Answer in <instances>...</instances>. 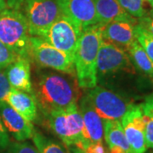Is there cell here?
Returning a JSON list of instances; mask_svg holds the SVG:
<instances>
[{
    "label": "cell",
    "instance_id": "cell-17",
    "mask_svg": "<svg viewBox=\"0 0 153 153\" xmlns=\"http://www.w3.org/2000/svg\"><path fill=\"white\" fill-rule=\"evenodd\" d=\"M98 24L106 25L114 21L136 20L126 12L117 0H93Z\"/></svg>",
    "mask_w": 153,
    "mask_h": 153
},
{
    "label": "cell",
    "instance_id": "cell-20",
    "mask_svg": "<svg viewBox=\"0 0 153 153\" xmlns=\"http://www.w3.org/2000/svg\"><path fill=\"white\" fill-rule=\"evenodd\" d=\"M145 121V138L147 148L153 149V93L140 104Z\"/></svg>",
    "mask_w": 153,
    "mask_h": 153
},
{
    "label": "cell",
    "instance_id": "cell-36",
    "mask_svg": "<svg viewBox=\"0 0 153 153\" xmlns=\"http://www.w3.org/2000/svg\"><path fill=\"white\" fill-rule=\"evenodd\" d=\"M147 153H153V150H152V151H150V152H147Z\"/></svg>",
    "mask_w": 153,
    "mask_h": 153
},
{
    "label": "cell",
    "instance_id": "cell-16",
    "mask_svg": "<svg viewBox=\"0 0 153 153\" xmlns=\"http://www.w3.org/2000/svg\"><path fill=\"white\" fill-rule=\"evenodd\" d=\"M6 102L29 122L38 118V108L33 94L11 88Z\"/></svg>",
    "mask_w": 153,
    "mask_h": 153
},
{
    "label": "cell",
    "instance_id": "cell-7",
    "mask_svg": "<svg viewBox=\"0 0 153 153\" xmlns=\"http://www.w3.org/2000/svg\"><path fill=\"white\" fill-rule=\"evenodd\" d=\"M30 57L41 68L76 75L73 59L40 37H30Z\"/></svg>",
    "mask_w": 153,
    "mask_h": 153
},
{
    "label": "cell",
    "instance_id": "cell-2",
    "mask_svg": "<svg viewBox=\"0 0 153 153\" xmlns=\"http://www.w3.org/2000/svg\"><path fill=\"white\" fill-rule=\"evenodd\" d=\"M104 25L95 24L82 30L74 55V67L78 85L89 89L97 85L96 62L102 43Z\"/></svg>",
    "mask_w": 153,
    "mask_h": 153
},
{
    "label": "cell",
    "instance_id": "cell-14",
    "mask_svg": "<svg viewBox=\"0 0 153 153\" xmlns=\"http://www.w3.org/2000/svg\"><path fill=\"white\" fill-rule=\"evenodd\" d=\"M78 106L83 121V137L86 143L89 145L103 142L104 121L96 112L86 94L80 98Z\"/></svg>",
    "mask_w": 153,
    "mask_h": 153
},
{
    "label": "cell",
    "instance_id": "cell-9",
    "mask_svg": "<svg viewBox=\"0 0 153 153\" xmlns=\"http://www.w3.org/2000/svg\"><path fill=\"white\" fill-rule=\"evenodd\" d=\"M82 32L70 18L62 14L40 38L74 60L76 46Z\"/></svg>",
    "mask_w": 153,
    "mask_h": 153
},
{
    "label": "cell",
    "instance_id": "cell-29",
    "mask_svg": "<svg viewBox=\"0 0 153 153\" xmlns=\"http://www.w3.org/2000/svg\"><path fill=\"white\" fill-rule=\"evenodd\" d=\"M83 152L85 153H106L103 142L90 143Z\"/></svg>",
    "mask_w": 153,
    "mask_h": 153
},
{
    "label": "cell",
    "instance_id": "cell-28",
    "mask_svg": "<svg viewBox=\"0 0 153 153\" xmlns=\"http://www.w3.org/2000/svg\"><path fill=\"white\" fill-rule=\"evenodd\" d=\"M10 140L9 134L0 118V150H5L10 145Z\"/></svg>",
    "mask_w": 153,
    "mask_h": 153
},
{
    "label": "cell",
    "instance_id": "cell-33",
    "mask_svg": "<svg viewBox=\"0 0 153 153\" xmlns=\"http://www.w3.org/2000/svg\"><path fill=\"white\" fill-rule=\"evenodd\" d=\"M71 152H72V153H85L83 151H82L81 149L76 147L71 148Z\"/></svg>",
    "mask_w": 153,
    "mask_h": 153
},
{
    "label": "cell",
    "instance_id": "cell-26",
    "mask_svg": "<svg viewBox=\"0 0 153 153\" xmlns=\"http://www.w3.org/2000/svg\"><path fill=\"white\" fill-rule=\"evenodd\" d=\"M11 88L6 76L5 69H0V101H6Z\"/></svg>",
    "mask_w": 153,
    "mask_h": 153
},
{
    "label": "cell",
    "instance_id": "cell-32",
    "mask_svg": "<svg viewBox=\"0 0 153 153\" xmlns=\"http://www.w3.org/2000/svg\"><path fill=\"white\" fill-rule=\"evenodd\" d=\"M106 153H125L123 151H122L119 148H112V149H109V152Z\"/></svg>",
    "mask_w": 153,
    "mask_h": 153
},
{
    "label": "cell",
    "instance_id": "cell-35",
    "mask_svg": "<svg viewBox=\"0 0 153 153\" xmlns=\"http://www.w3.org/2000/svg\"><path fill=\"white\" fill-rule=\"evenodd\" d=\"M149 16L153 18V8H152V10H151V11H150V14H149Z\"/></svg>",
    "mask_w": 153,
    "mask_h": 153
},
{
    "label": "cell",
    "instance_id": "cell-24",
    "mask_svg": "<svg viewBox=\"0 0 153 153\" xmlns=\"http://www.w3.org/2000/svg\"><path fill=\"white\" fill-rule=\"evenodd\" d=\"M5 150V153H38L36 147L27 141L10 143Z\"/></svg>",
    "mask_w": 153,
    "mask_h": 153
},
{
    "label": "cell",
    "instance_id": "cell-18",
    "mask_svg": "<svg viewBox=\"0 0 153 153\" xmlns=\"http://www.w3.org/2000/svg\"><path fill=\"white\" fill-rule=\"evenodd\" d=\"M104 137L109 149L119 148L125 153H131L129 145L119 120L104 121Z\"/></svg>",
    "mask_w": 153,
    "mask_h": 153
},
{
    "label": "cell",
    "instance_id": "cell-15",
    "mask_svg": "<svg viewBox=\"0 0 153 153\" xmlns=\"http://www.w3.org/2000/svg\"><path fill=\"white\" fill-rule=\"evenodd\" d=\"M31 61L27 58L17 57L16 60L7 66L5 73L11 87L33 94Z\"/></svg>",
    "mask_w": 153,
    "mask_h": 153
},
{
    "label": "cell",
    "instance_id": "cell-21",
    "mask_svg": "<svg viewBox=\"0 0 153 153\" xmlns=\"http://www.w3.org/2000/svg\"><path fill=\"white\" fill-rule=\"evenodd\" d=\"M32 140L38 153H66L60 143L45 136L40 132L35 130Z\"/></svg>",
    "mask_w": 153,
    "mask_h": 153
},
{
    "label": "cell",
    "instance_id": "cell-8",
    "mask_svg": "<svg viewBox=\"0 0 153 153\" xmlns=\"http://www.w3.org/2000/svg\"><path fill=\"white\" fill-rule=\"evenodd\" d=\"M25 16L31 36L42 37L62 15L57 0H24L21 10Z\"/></svg>",
    "mask_w": 153,
    "mask_h": 153
},
{
    "label": "cell",
    "instance_id": "cell-23",
    "mask_svg": "<svg viewBox=\"0 0 153 153\" xmlns=\"http://www.w3.org/2000/svg\"><path fill=\"white\" fill-rule=\"evenodd\" d=\"M134 35L138 43L142 46L148 56L153 61V36L147 33L138 23L134 28Z\"/></svg>",
    "mask_w": 153,
    "mask_h": 153
},
{
    "label": "cell",
    "instance_id": "cell-27",
    "mask_svg": "<svg viewBox=\"0 0 153 153\" xmlns=\"http://www.w3.org/2000/svg\"><path fill=\"white\" fill-rule=\"evenodd\" d=\"M138 20V24L144 28L147 33L153 36V18L149 15H146L145 16L140 17Z\"/></svg>",
    "mask_w": 153,
    "mask_h": 153
},
{
    "label": "cell",
    "instance_id": "cell-13",
    "mask_svg": "<svg viewBox=\"0 0 153 153\" xmlns=\"http://www.w3.org/2000/svg\"><path fill=\"white\" fill-rule=\"evenodd\" d=\"M138 20H122L109 22L103 27L102 38L127 52L136 40L134 28Z\"/></svg>",
    "mask_w": 153,
    "mask_h": 153
},
{
    "label": "cell",
    "instance_id": "cell-12",
    "mask_svg": "<svg viewBox=\"0 0 153 153\" xmlns=\"http://www.w3.org/2000/svg\"><path fill=\"white\" fill-rule=\"evenodd\" d=\"M0 118L8 134L16 141H26L33 138L35 131L33 123L24 118L6 101H0Z\"/></svg>",
    "mask_w": 153,
    "mask_h": 153
},
{
    "label": "cell",
    "instance_id": "cell-22",
    "mask_svg": "<svg viewBox=\"0 0 153 153\" xmlns=\"http://www.w3.org/2000/svg\"><path fill=\"white\" fill-rule=\"evenodd\" d=\"M119 4L131 16L139 19L148 15L145 0H117Z\"/></svg>",
    "mask_w": 153,
    "mask_h": 153
},
{
    "label": "cell",
    "instance_id": "cell-19",
    "mask_svg": "<svg viewBox=\"0 0 153 153\" xmlns=\"http://www.w3.org/2000/svg\"><path fill=\"white\" fill-rule=\"evenodd\" d=\"M127 53L135 71L145 76L153 77V61L137 40L131 44Z\"/></svg>",
    "mask_w": 153,
    "mask_h": 153
},
{
    "label": "cell",
    "instance_id": "cell-30",
    "mask_svg": "<svg viewBox=\"0 0 153 153\" xmlns=\"http://www.w3.org/2000/svg\"><path fill=\"white\" fill-rule=\"evenodd\" d=\"M5 2L8 8L21 10L24 0H5Z\"/></svg>",
    "mask_w": 153,
    "mask_h": 153
},
{
    "label": "cell",
    "instance_id": "cell-1",
    "mask_svg": "<svg viewBox=\"0 0 153 153\" xmlns=\"http://www.w3.org/2000/svg\"><path fill=\"white\" fill-rule=\"evenodd\" d=\"M80 88L76 75L54 70H39L33 82V94L38 111L44 117L77 103L81 98Z\"/></svg>",
    "mask_w": 153,
    "mask_h": 153
},
{
    "label": "cell",
    "instance_id": "cell-10",
    "mask_svg": "<svg viewBox=\"0 0 153 153\" xmlns=\"http://www.w3.org/2000/svg\"><path fill=\"white\" fill-rule=\"evenodd\" d=\"M131 153H146L145 121L140 104H133L120 120Z\"/></svg>",
    "mask_w": 153,
    "mask_h": 153
},
{
    "label": "cell",
    "instance_id": "cell-11",
    "mask_svg": "<svg viewBox=\"0 0 153 153\" xmlns=\"http://www.w3.org/2000/svg\"><path fill=\"white\" fill-rule=\"evenodd\" d=\"M61 13L81 30L98 24L93 0H57Z\"/></svg>",
    "mask_w": 153,
    "mask_h": 153
},
{
    "label": "cell",
    "instance_id": "cell-3",
    "mask_svg": "<svg viewBox=\"0 0 153 153\" xmlns=\"http://www.w3.org/2000/svg\"><path fill=\"white\" fill-rule=\"evenodd\" d=\"M44 117L50 130L66 146L82 151L88 146L83 137V121L77 103L52 111Z\"/></svg>",
    "mask_w": 153,
    "mask_h": 153
},
{
    "label": "cell",
    "instance_id": "cell-31",
    "mask_svg": "<svg viewBox=\"0 0 153 153\" xmlns=\"http://www.w3.org/2000/svg\"><path fill=\"white\" fill-rule=\"evenodd\" d=\"M6 9H8V6H7L5 0H0V12L4 11Z\"/></svg>",
    "mask_w": 153,
    "mask_h": 153
},
{
    "label": "cell",
    "instance_id": "cell-6",
    "mask_svg": "<svg viewBox=\"0 0 153 153\" xmlns=\"http://www.w3.org/2000/svg\"><path fill=\"white\" fill-rule=\"evenodd\" d=\"M85 94L96 112L104 121H120L133 104L129 99L98 84L87 89Z\"/></svg>",
    "mask_w": 153,
    "mask_h": 153
},
{
    "label": "cell",
    "instance_id": "cell-25",
    "mask_svg": "<svg viewBox=\"0 0 153 153\" xmlns=\"http://www.w3.org/2000/svg\"><path fill=\"white\" fill-rule=\"evenodd\" d=\"M17 57L10 48L0 41V69H6L7 66L16 60Z\"/></svg>",
    "mask_w": 153,
    "mask_h": 153
},
{
    "label": "cell",
    "instance_id": "cell-34",
    "mask_svg": "<svg viewBox=\"0 0 153 153\" xmlns=\"http://www.w3.org/2000/svg\"><path fill=\"white\" fill-rule=\"evenodd\" d=\"M145 1L149 3V4L152 6V8H153V0H145Z\"/></svg>",
    "mask_w": 153,
    "mask_h": 153
},
{
    "label": "cell",
    "instance_id": "cell-5",
    "mask_svg": "<svg viewBox=\"0 0 153 153\" xmlns=\"http://www.w3.org/2000/svg\"><path fill=\"white\" fill-rule=\"evenodd\" d=\"M135 71L126 51L102 40L96 62L97 84L110 87L115 78L126 74L133 75Z\"/></svg>",
    "mask_w": 153,
    "mask_h": 153
},
{
    "label": "cell",
    "instance_id": "cell-4",
    "mask_svg": "<svg viewBox=\"0 0 153 153\" xmlns=\"http://www.w3.org/2000/svg\"><path fill=\"white\" fill-rule=\"evenodd\" d=\"M30 33L27 22L21 10L6 9L0 12V41L18 57H30Z\"/></svg>",
    "mask_w": 153,
    "mask_h": 153
}]
</instances>
